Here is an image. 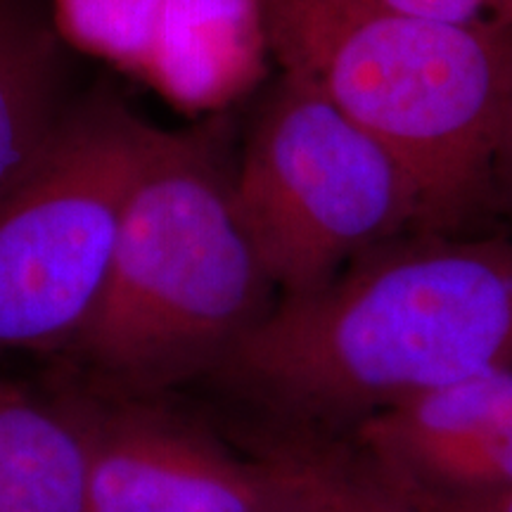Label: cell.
Returning a JSON list of instances; mask_svg holds the SVG:
<instances>
[{
  "label": "cell",
  "instance_id": "8",
  "mask_svg": "<svg viewBox=\"0 0 512 512\" xmlns=\"http://www.w3.org/2000/svg\"><path fill=\"white\" fill-rule=\"evenodd\" d=\"M268 55L261 0H164L136 76L181 110L219 112L259 83Z\"/></svg>",
  "mask_w": 512,
  "mask_h": 512
},
{
  "label": "cell",
  "instance_id": "11",
  "mask_svg": "<svg viewBox=\"0 0 512 512\" xmlns=\"http://www.w3.org/2000/svg\"><path fill=\"white\" fill-rule=\"evenodd\" d=\"M57 91L60 62L53 34L0 12V197L62 119Z\"/></svg>",
  "mask_w": 512,
  "mask_h": 512
},
{
  "label": "cell",
  "instance_id": "1",
  "mask_svg": "<svg viewBox=\"0 0 512 512\" xmlns=\"http://www.w3.org/2000/svg\"><path fill=\"white\" fill-rule=\"evenodd\" d=\"M512 368V242L408 233L278 297L207 382L247 420L347 437L446 384Z\"/></svg>",
  "mask_w": 512,
  "mask_h": 512
},
{
  "label": "cell",
  "instance_id": "12",
  "mask_svg": "<svg viewBox=\"0 0 512 512\" xmlns=\"http://www.w3.org/2000/svg\"><path fill=\"white\" fill-rule=\"evenodd\" d=\"M164 0H53L57 31L72 46L138 74Z\"/></svg>",
  "mask_w": 512,
  "mask_h": 512
},
{
  "label": "cell",
  "instance_id": "10",
  "mask_svg": "<svg viewBox=\"0 0 512 512\" xmlns=\"http://www.w3.org/2000/svg\"><path fill=\"white\" fill-rule=\"evenodd\" d=\"M0 512H86V456L46 389L0 375Z\"/></svg>",
  "mask_w": 512,
  "mask_h": 512
},
{
  "label": "cell",
  "instance_id": "7",
  "mask_svg": "<svg viewBox=\"0 0 512 512\" xmlns=\"http://www.w3.org/2000/svg\"><path fill=\"white\" fill-rule=\"evenodd\" d=\"M349 446L415 512L482 503L512 491V368L491 370L382 408Z\"/></svg>",
  "mask_w": 512,
  "mask_h": 512
},
{
  "label": "cell",
  "instance_id": "3",
  "mask_svg": "<svg viewBox=\"0 0 512 512\" xmlns=\"http://www.w3.org/2000/svg\"><path fill=\"white\" fill-rule=\"evenodd\" d=\"M271 57L380 140L418 185L427 233L494 207L512 22L446 24L366 0H261Z\"/></svg>",
  "mask_w": 512,
  "mask_h": 512
},
{
  "label": "cell",
  "instance_id": "2",
  "mask_svg": "<svg viewBox=\"0 0 512 512\" xmlns=\"http://www.w3.org/2000/svg\"><path fill=\"white\" fill-rule=\"evenodd\" d=\"M275 294L235 209L223 128L162 131L126 197L98 302L55 358L98 387L166 396L207 382Z\"/></svg>",
  "mask_w": 512,
  "mask_h": 512
},
{
  "label": "cell",
  "instance_id": "14",
  "mask_svg": "<svg viewBox=\"0 0 512 512\" xmlns=\"http://www.w3.org/2000/svg\"><path fill=\"white\" fill-rule=\"evenodd\" d=\"M439 512H512V491L498 498H491V501L458 505V508H448Z\"/></svg>",
  "mask_w": 512,
  "mask_h": 512
},
{
  "label": "cell",
  "instance_id": "9",
  "mask_svg": "<svg viewBox=\"0 0 512 512\" xmlns=\"http://www.w3.org/2000/svg\"><path fill=\"white\" fill-rule=\"evenodd\" d=\"M223 430L254 460L280 512H415L370 475L344 437L256 420Z\"/></svg>",
  "mask_w": 512,
  "mask_h": 512
},
{
  "label": "cell",
  "instance_id": "4",
  "mask_svg": "<svg viewBox=\"0 0 512 512\" xmlns=\"http://www.w3.org/2000/svg\"><path fill=\"white\" fill-rule=\"evenodd\" d=\"M233 197L278 297L320 290L358 256L427 233L420 190L399 159L292 72L256 110Z\"/></svg>",
  "mask_w": 512,
  "mask_h": 512
},
{
  "label": "cell",
  "instance_id": "5",
  "mask_svg": "<svg viewBox=\"0 0 512 512\" xmlns=\"http://www.w3.org/2000/svg\"><path fill=\"white\" fill-rule=\"evenodd\" d=\"M164 128L117 100L62 114L0 197V356L62 354L98 302L126 197Z\"/></svg>",
  "mask_w": 512,
  "mask_h": 512
},
{
  "label": "cell",
  "instance_id": "13",
  "mask_svg": "<svg viewBox=\"0 0 512 512\" xmlns=\"http://www.w3.org/2000/svg\"><path fill=\"white\" fill-rule=\"evenodd\" d=\"M494 207L501 209L512 223V95L494 157Z\"/></svg>",
  "mask_w": 512,
  "mask_h": 512
},
{
  "label": "cell",
  "instance_id": "6",
  "mask_svg": "<svg viewBox=\"0 0 512 512\" xmlns=\"http://www.w3.org/2000/svg\"><path fill=\"white\" fill-rule=\"evenodd\" d=\"M46 392L79 432L86 512H280L254 460L171 394L114 392L62 366Z\"/></svg>",
  "mask_w": 512,
  "mask_h": 512
}]
</instances>
